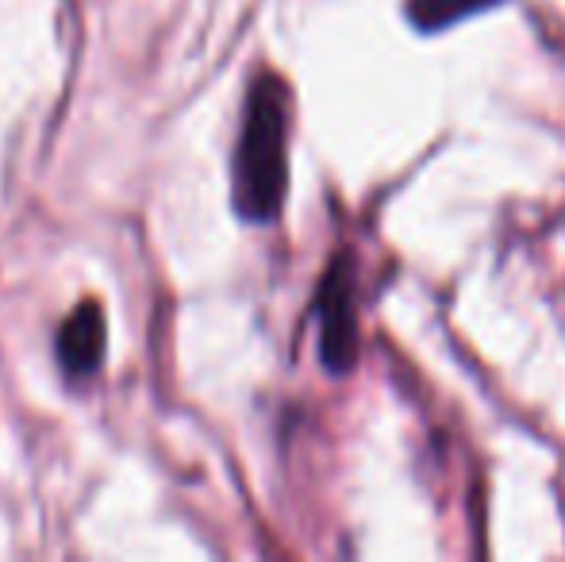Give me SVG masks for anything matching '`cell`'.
I'll return each instance as SVG.
<instances>
[{
  "label": "cell",
  "mask_w": 565,
  "mask_h": 562,
  "mask_svg": "<svg viewBox=\"0 0 565 562\" xmlns=\"http://www.w3.org/2000/svg\"><path fill=\"white\" fill-rule=\"evenodd\" d=\"M289 85L269 70L254 77L243 108L235 166H231L235 212L250 224L277 220L289 193Z\"/></svg>",
  "instance_id": "6da1fadb"
},
{
  "label": "cell",
  "mask_w": 565,
  "mask_h": 562,
  "mask_svg": "<svg viewBox=\"0 0 565 562\" xmlns=\"http://www.w3.org/2000/svg\"><path fill=\"white\" fill-rule=\"evenodd\" d=\"M320 316V359L331 374H350L358 362V305H354V266L339 255L328 266L316 297Z\"/></svg>",
  "instance_id": "7a4b0ae2"
},
{
  "label": "cell",
  "mask_w": 565,
  "mask_h": 562,
  "mask_svg": "<svg viewBox=\"0 0 565 562\" xmlns=\"http://www.w3.org/2000/svg\"><path fill=\"white\" fill-rule=\"evenodd\" d=\"M108 347V320L105 308L97 300H85L74 312L62 320L58 336H54V351H58V367L66 370L74 382L97 374L100 362H105Z\"/></svg>",
  "instance_id": "3957f363"
},
{
  "label": "cell",
  "mask_w": 565,
  "mask_h": 562,
  "mask_svg": "<svg viewBox=\"0 0 565 562\" xmlns=\"http://www.w3.org/2000/svg\"><path fill=\"white\" fill-rule=\"evenodd\" d=\"M489 4H497V0H408V20L424 31H439Z\"/></svg>",
  "instance_id": "277c9868"
}]
</instances>
